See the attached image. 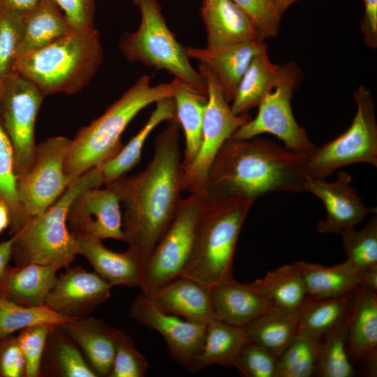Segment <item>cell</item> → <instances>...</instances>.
I'll return each mask as SVG.
<instances>
[{"label": "cell", "mask_w": 377, "mask_h": 377, "mask_svg": "<svg viewBox=\"0 0 377 377\" xmlns=\"http://www.w3.org/2000/svg\"><path fill=\"white\" fill-rule=\"evenodd\" d=\"M163 311L187 320L208 323L216 319L209 290L179 276L148 297Z\"/></svg>", "instance_id": "cell-20"}, {"label": "cell", "mask_w": 377, "mask_h": 377, "mask_svg": "<svg viewBox=\"0 0 377 377\" xmlns=\"http://www.w3.org/2000/svg\"><path fill=\"white\" fill-rule=\"evenodd\" d=\"M73 319L45 304L29 306L15 303L0 291V339L34 325L46 323L59 326Z\"/></svg>", "instance_id": "cell-37"}, {"label": "cell", "mask_w": 377, "mask_h": 377, "mask_svg": "<svg viewBox=\"0 0 377 377\" xmlns=\"http://www.w3.org/2000/svg\"><path fill=\"white\" fill-rule=\"evenodd\" d=\"M70 140L56 136L36 145L32 166L17 178L18 200L27 218L47 210L71 184L64 170Z\"/></svg>", "instance_id": "cell-13"}, {"label": "cell", "mask_w": 377, "mask_h": 377, "mask_svg": "<svg viewBox=\"0 0 377 377\" xmlns=\"http://www.w3.org/2000/svg\"><path fill=\"white\" fill-rule=\"evenodd\" d=\"M301 78L302 72L295 64L281 65L279 79L258 106L256 117L239 127L232 138L244 140L269 133L281 140L286 148L310 156L316 146L297 124L291 107L293 93Z\"/></svg>", "instance_id": "cell-10"}, {"label": "cell", "mask_w": 377, "mask_h": 377, "mask_svg": "<svg viewBox=\"0 0 377 377\" xmlns=\"http://www.w3.org/2000/svg\"><path fill=\"white\" fill-rule=\"evenodd\" d=\"M198 71L206 82L207 103L200 149L191 163L182 166V190L189 193L205 191L207 174L218 151L239 127L251 119L246 114L237 115L232 112L210 69L200 64Z\"/></svg>", "instance_id": "cell-11"}, {"label": "cell", "mask_w": 377, "mask_h": 377, "mask_svg": "<svg viewBox=\"0 0 377 377\" xmlns=\"http://www.w3.org/2000/svg\"><path fill=\"white\" fill-rule=\"evenodd\" d=\"M42 0H0V6L24 13Z\"/></svg>", "instance_id": "cell-49"}, {"label": "cell", "mask_w": 377, "mask_h": 377, "mask_svg": "<svg viewBox=\"0 0 377 377\" xmlns=\"http://www.w3.org/2000/svg\"><path fill=\"white\" fill-rule=\"evenodd\" d=\"M278 360L268 350L248 341L233 366L246 377H276Z\"/></svg>", "instance_id": "cell-44"}, {"label": "cell", "mask_w": 377, "mask_h": 377, "mask_svg": "<svg viewBox=\"0 0 377 377\" xmlns=\"http://www.w3.org/2000/svg\"><path fill=\"white\" fill-rule=\"evenodd\" d=\"M13 237L0 243V275L8 265V262L11 258L12 244Z\"/></svg>", "instance_id": "cell-51"}, {"label": "cell", "mask_w": 377, "mask_h": 377, "mask_svg": "<svg viewBox=\"0 0 377 377\" xmlns=\"http://www.w3.org/2000/svg\"><path fill=\"white\" fill-rule=\"evenodd\" d=\"M45 97L33 82L18 74L12 73L1 82L0 122L13 147L17 178L34 163L35 122Z\"/></svg>", "instance_id": "cell-12"}, {"label": "cell", "mask_w": 377, "mask_h": 377, "mask_svg": "<svg viewBox=\"0 0 377 377\" xmlns=\"http://www.w3.org/2000/svg\"><path fill=\"white\" fill-rule=\"evenodd\" d=\"M52 1L61 10L73 31H86L95 29V0Z\"/></svg>", "instance_id": "cell-46"}, {"label": "cell", "mask_w": 377, "mask_h": 377, "mask_svg": "<svg viewBox=\"0 0 377 377\" xmlns=\"http://www.w3.org/2000/svg\"><path fill=\"white\" fill-rule=\"evenodd\" d=\"M361 283L377 291V265L358 272Z\"/></svg>", "instance_id": "cell-50"}, {"label": "cell", "mask_w": 377, "mask_h": 377, "mask_svg": "<svg viewBox=\"0 0 377 377\" xmlns=\"http://www.w3.org/2000/svg\"><path fill=\"white\" fill-rule=\"evenodd\" d=\"M102 185L101 169L94 167L73 181L47 210L29 216L12 236L11 258L15 265L40 264L68 268L77 255L76 239L67 225L69 207L80 192Z\"/></svg>", "instance_id": "cell-6"}, {"label": "cell", "mask_w": 377, "mask_h": 377, "mask_svg": "<svg viewBox=\"0 0 377 377\" xmlns=\"http://www.w3.org/2000/svg\"><path fill=\"white\" fill-rule=\"evenodd\" d=\"M174 82L151 85L142 75L104 113L82 127L70 143L64 163L71 184L91 168L115 156L123 147L121 135L134 117L148 105L174 95Z\"/></svg>", "instance_id": "cell-3"}, {"label": "cell", "mask_w": 377, "mask_h": 377, "mask_svg": "<svg viewBox=\"0 0 377 377\" xmlns=\"http://www.w3.org/2000/svg\"><path fill=\"white\" fill-rule=\"evenodd\" d=\"M99 33L75 31L20 55L13 73L33 82L46 96L71 94L91 80L103 61Z\"/></svg>", "instance_id": "cell-5"}, {"label": "cell", "mask_w": 377, "mask_h": 377, "mask_svg": "<svg viewBox=\"0 0 377 377\" xmlns=\"http://www.w3.org/2000/svg\"><path fill=\"white\" fill-rule=\"evenodd\" d=\"M189 59L210 69L217 78L227 101L231 102L253 58L267 49L264 41L249 40L219 47H184Z\"/></svg>", "instance_id": "cell-18"}, {"label": "cell", "mask_w": 377, "mask_h": 377, "mask_svg": "<svg viewBox=\"0 0 377 377\" xmlns=\"http://www.w3.org/2000/svg\"><path fill=\"white\" fill-rule=\"evenodd\" d=\"M204 192L183 198L170 226L146 261L139 288L149 297L179 276L190 256L202 212Z\"/></svg>", "instance_id": "cell-9"}, {"label": "cell", "mask_w": 377, "mask_h": 377, "mask_svg": "<svg viewBox=\"0 0 377 377\" xmlns=\"http://www.w3.org/2000/svg\"><path fill=\"white\" fill-rule=\"evenodd\" d=\"M1 88V82L0 91ZM16 181L13 147L0 122V200L5 202L9 209L11 236L20 231L27 219L18 200Z\"/></svg>", "instance_id": "cell-38"}, {"label": "cell", "mask_w": 377, "mask_h": 377, "mask_svg": "<svg viewBox=\"0 0 377 377\" xmlns=\"http://www.w3.org/2000/svg\"><path fill=\"white\" fill-rule=\"evenodd\" d=\"M59 327L84 351L97 376H109L116 346L117 329L101 320L84 317Z\"/></svg>", "instance_id": "cell-23"}, {"label": "cell", "mask_w": 377, "mask_h": 377, "mask_svg": "<svg viewBox=\"0 0 377 377\" xmlns=\"http://www.w3.org/2000/svg\"><path fill=\"white\" fill-rule=\"evenodd\" d=\"M47 339L52 364L59 376L64 377H96L75 343L57 325L50 331Z\"/></svg>", "instance_id": "cell-39"}, {"label": "cell", "mask_w": 377, "mask_h": 377, "mask_svg": "<svg viewBox=\"0 0 377 377\" xmlns=\"http://www.w3.org/2000/svg\"><path fill=\"white\" fill-rule=\"evenodd\" d=\"M364 12L360 29L367 45L377 47V0H363Z\"/></svg>", "instance_id": "cell-48"}, {"label": "cell", "mask_w": 377, "mask_h": 377, "mask_svg": "<svg viewBox=\"0 0 377 377\" xmlns=\"http://www.w3.org/2000/svg\"><path fill=\"white\" fill-rule=\"evenodd\" d=\"M301 308L292 311L269 309L245 327L248 341L279 357L297 332Z\"/></svg>", "instance_id": "cell-32"}, {"label": "cell", "mask_w": 377, "mask_h": 377, "mask_svg": "<svg viewBox=\"0 0 377 377\" xmlns=\"http://www.w3.org/2000/svg\"><path fill=\"white\" fill-rule=\"evenodd\" d=\"M22 22L23 40L20 56L73 31L63 13L52 0H42L23 13Z\"/></svg>", "instance_id": "cell-31"}, {"label": "cell", "mask_w": 377, "mask_h": 377, "mask_svg": "<svg viewBox=\"0 0 377 377\" xmlns=\"http://www.w3.org/2000/svg\"><path fill=\"white\" fill-rule=\"evenodd\" d=\"M120 201L112 188L92 187L80 192L72 202L67 225L73 235L101 239H124Z\"/></svg>", "instance_id": "cell-15"}, {"label": "cell", "mask_w": 377, "mask_h": 377, "mask_svg": "<svg viewBox=\"0 0 377 377\" xmlns=\"http://www.w3.org/2000/svg\"><path fill=\"white\" fill-rule=\"evenodd\" d=\"M251 283L272 308L297 310L308 297L302 275L295 262L269 271Z\"/></svg>", "instance_id": "cell-33"}, {"label": "cell", "mask_w": 377, "mask_h": 377, "mask_svg": "<svg viewBox=\"0 0 377 377\" xmlns=\"http://www.w3.org/2000/svg\"><path fill=\"white\" fill-rule=\"evenodd\" d=\"M254 200L204 191V201L188 259L180 276L209 290L233 278L235 248Z\"/></svg>", "instance_id": "cell-4"}, {"label": "cell", "mask_w": 377, "mask_h": 377, "mask_svg": "<svg viewBox=\"0 0 377 377\" xmlns=\"http://www.w3.org/2000/svg\"><path fill=\"white\" fill-rule=\"evenodd\" d=\"M348 313L320 341L316 373L320 377H352L355 369L348 346Z\"/></svg>", "instance_id": "cell-34"}, {"label": "cell", "mask_w": 377, "mask_h": 377, "mask_svg": "<svg viewBox=\"0 0 377 377\" xmlns=\"http://www.w3.org/2000/svg\"><path fill=\"white\" fill-rule=\"evenodd\" d=\"M82 255L95 272L113 286H138L140 283L143 265L128 250L117 253L106 248L102 239L89 235H73Z\"/></svg>", "instance_id": "cell-22"}, {"label": "cell", "mask_w": 377, "mask_h": 377, "mask_svg": "<svg viewBox=\"0 0 377 377\" xmlns=\"http://www.w3.org/2000/svg\"><path fill=\"white\" fill-rule=\"evenodd\" d=\"M26 365L16 337L0 339V377L25 376Z\"/></svg>", "instance_id": "cell-47"}, {"label": "cell", "mask_w": 377, "mask_h": 377, "mask_svg": "<svg viewBox=\"0 0 377 377\" xmlns=\"http://www.w3.org/2000/svg\"><path fill=\"white\" fill-rule=\"evenodd\" d=\"M216 319L246 327L272 308L252 283H241L233 278L209 289Z\"/></svg>", "instance_id": "cell-19"}, {"label": "cell", "mask_w": 377, "mask_h": 377, "mask_svg": "<svg viewBox=\"0 0 377 377\" xmlns=\"http://www.w3.org/2000/svg\"><path fill=\"white\" fill-rule=\"evenodd\" d=\"M281 71V65L270 61L267 49L257 54L243 75L231 101L232 112L237 115L244 114L258 107L275 87Z\"/></svg>", "instance_id": "cell-29"}, {"label": "cell", "mask_w": 377, "mask_h": 377, "mask_svg": "<svg viewBox=\"0 0 377 377\" xmlns=\"http://www.w3.org/2000/svg\"><path fill=\"white\" fill-rule=\"evenodd\" d=\"M278 13L282 16L286 9L297 0H269Z\"/></svg>", "instance_id": "cell-53"}, {"label": "cell", "mask_w": 377, "mask_h": 377, "mask_svg": "<svg viewBox=\"0 0 377 377\" xmlns=\"http://www.w3.org/2000/svg\"><path fill=\"white\" fill-rule=\"evenodd\" d=\"M357 110L350 126L341 135L316 147L308 156L307 177L325 179L336 170L357 163L377 166L376 105L369 89L360 86L353 94Z\"/></svg>", "instance_id": "cell-8"}, {"label": "cell", "mask_w": 377, "mask_h": 377, "mask_svg": "<svg viewBox=\"0 0 377 377\" xmlns=\"http://www.w3.org/2000/svg\"><path fill=\"white\" fill-rule=\"evenodd\" d=\"M129 316L140 324L158 332L163 337L172 358L186 368L202 346L207 323L187 320L166 313L142 294L133 302Z\"/></svg>", "instance_id": "cell-14"}, {"label": "cell", "mask_w": 377, "mask_h": 377, "mask_svg": "<svg viewBox=\"0 0 377 377\" xmlns=\"http://www.w3.org/2000/svg\"><path fill=\"white\" fill-rule=\"evenodd\" d=\"M141 21L121 38L119 47L130 61L164 70L207 95L206 82L191 64L185 49L170 31L156 0H138Z\"/></svg>", "instance_id": "cell-7"}, {"label": "cell", "mask_w": 377, "mask_h": 377, "mask_svg": "<svg viewBox=\"0 0 377 377\" xmlns=\"http://www.w3.org/2000/svg\"><path fill=\"white\" fill-rule=\"evenodd\" d=\"M175 118L176 108L173 96L157 101L155 109L140 131L115 156L98 165L103 184L108 186L131 170L140 161L144 144L152 131L161 123Z\"/></svg>", "instance_id": "cell-27"}, {"label": "cell", "mask_w": 377, "mask_h": 377, "mask_svg": "<svg viewBox=\"0 0 377 377\" xmlns=\"http://www.w3.org/2000/svg\"><path fill=\"white\" fill-rule=\"evenodd\" d=\"M201 15L207 34V47L259 40L249 17L231 0H203Z\"/></svg>", "instance_id": "cell-21"}, {"label": "cell", "mask_w": 377, "mask_h": 377, "mask_svg": "<svg viewBox=\"0 0 377 377\" xmlns=\"http://www.w3.org/2000/svg\"><path fill=\"white\" fill-rule=\"evenodd\" d=\"M173 82L176 119L185 138L182 161V166L184 167L193 161L200 147L207 95L177 78L175 77Z\"/></svg>", "instance_id": "cell-30"}, {"label": "cell", "mask_w": 377, "mask_h": 377, "mask_svg": "<svg viewBox=\"0 0 377 377\" xmlns=\"http://www.w3.org/2000/svg\"><path fill=\"white\" fill-rule=\"evenodd\" d=\"M351 177L339 171L334 181L306 177L304 191H309L319 198L327 211L325 219L317 223V230L322 234L339 235L341 231L355 228L376 209L367 207L350 185Z\"/></svg>", "instance_id": "cell-16"}, {"label": "cell", "mask_w": 377, "mask_h": 377, "mask_svg": "<svg viewBox=\"0 0 377 377\" xmlns=\"http://www.w3.org/2000/svg\"><path fill=\"white\" fill-rule=\"evenodd\" d=\"M112 287L95 272L68 267L57 278L44 304L71 318L87 317L110 297Z\"/></svg>", "instance_id": "cell-17"}, {"label": "cell", "mask_w": 377, "mask_h": 377, "mask_svg": "<svg viewBox=\"0 0 377 377\" xmlns=\"http://www.w3.org/2000/svg\"><path fill=\"white\" fill-rule=\"evenodd\" d=\"M22 40V13L0 6V82L13 73Z\"/></svg>", "instance_id": "cell-41"}, {"label": "cell", "mask_w": 377, "mask_h": 377, "mask_svg": "<svg viewBox=\"0 0 377 377\" xmlns=\"http://www.w3.org/2000/svg\"><path fill=\"white\" fill-rule=\"evenodd\" d=\"M353 294L313 299L309 297L301 308L298 330L322 338L348 313Z\"/></svg>", "instance_id": "cell-35"}, {"label": "cell", "mask_w": 377, "mask_h": 377, "mask_svg": "<svg viewBox=\"0 0 377 377\" xmlns=\"http://www.w3.org/2000/svg\"><path fill=\"white\" fill-rule=\"evenodd\" d=\"M251 20L260 41L276 36L281 16L269 0H231Z\"/></svg>", "instance_id": "cell-45"}, {"label": "cell", "mask_w": 377, "mask_h": 377, "mask_svg": "<svg viewBox=\"0 0 377 377\" xmlns=\"http://www.w3.org/2000/svg\"><path fill=\"white\" fill-rule=\"evenodd\" d=\"M341 236L346 260L359 272L377 265V216L360 230H344Z\"/></svg>", "instance_id": "cell-40"}, {"label": "cell", "mask_w": 377, "mask_h": 377, "mask_svg": "<svg viewBox=\"0 0 377 377\" xmlns=\"http://www.w3.org/2000/svg\"><path fill=\"white\" fill-rule=\"evenodd\" d=\"M321 338L302 330L279 357L276 377H310L315 374Z\"/></svg>", "instance_id": "cell-36"}, {"label": "cell", "mask_w": 377, "mask_h": 377, "mask_svg": "<svg viewBox=\"0 0 377 377\" xmlns=\"http://www.w3.org/2000/svg\"><path fill=\"white\" fill-rule=\"evenodd\" d=\"M248 342L245 327L232 325L218 319L207 324L202 346L186 367L200 370L217 364L233 366Z\"/></svg>", "instance_id": "cell-26"}, {"label": "cell", "mask_w": 377, "mask_h": 377, "mask_svg": "<svg viewBox=\"0 0 377 377\" xmlns=\"http://www.w3.org/2000/svg\"><path fill=\"white\" fill-rule=\"evenodd\" d=\"M59 269L57 266L40 264L7 265L0 275V291L9 300L20 304L44 305Z\"/></svg>", "instance_id": "cell-25"}, {"label": "cell", "mask_w": 377, "mask_h": 377, "mask_svg": "<svg viewBox=\"0 0 377 377\" xmlns=\"http://www.w3.org/2000/svg\"><path fill=\"white\" fill-rule=\"evenodd\" d=\"M295 263L302 275L308 297L311 298L350 295L361 283L358 272L346 260L332 267L302 260Z\"/></svg>", "instance_id": "cell-28"}, {"label": "cell", "mask_w": 377, "mask_h": 377, "mask_svg": "<svg viewBox=\"0 0 377 377\" xmlns=\"http://www.w3.org/2000/svg\"><path fill=\"white\" fill-rule=\"evenodd\" d=\"M307 158L267 138H230L209 168L205 191L254 201L275 192H303Z\"/></svg>", "instance_id": "cell-2"}, {"label": "cell", "mask_w": 377, "mask_h": 377, "mask_svg": "<svg viewBox=\"0 0 377 377\" xmlns=\"http://www.w3.org/2000/svg\"><path fill=\"white\" fill-rule=\"evenodd\" d=\"M53 325L40 323L20 330L16 337L26 365V377H37L40 374L48 335Z\"/></svg>", "instance_id": "cell-42"}, {"label": "cell", "mask_w": 377, "mask_h": 377, "mask_svg": "<svg viewBox=\"0 0 377 377\" xmlns=\"http://www.w3.org/2000/svg\"><path fill=\"white\" fill-rule=\"evenodd\" d=\"M167 122L156 139L152 158L145 169L108 185L124 207L123 242L143 267L183 199L180 126L176 118Z\"/></svg>", "instance_id": "cell-1"}, {"label": "cell", "mask_w": 377, "mask_h": 377, "mask_svg": "<svg viewBox=\"0 0 377 377\" xmlns=\"http://www.w3.org/2000/svg\"><path fill=\"white\" fill-rule=\"evenodd\" d=\"M9 209L5 202L0 200V233L10 226Z\"/></svg>", "instance_id": "cell-52"}, {"label": "cell", "mask_w": 377, "mask_h": 377, "mask_svg": "<svg viewBox=\"0 0 377 377\" xmlns=\"http://www.w3.org/2000/svg\"><path fill=\"white\" fill-rule=\"evenodd\" d=\"M349 352L366 362L377 360V294L360 283L353 293L348 311Z\"/></svg>", "instance_id": "cell-24"}, {"label": "cell", "mask_w": 377, "mask_h": 377, "mask_svg": "<svg viewBox=\"0 0 377 377\" xmlns=\"http://www.w3.org/2000/svg\"><path fill=\"white\" fill-rule=\"evenodd\" d=\"M135 3H137L138 0H133Z\"/></svg>", "instance_id": "cell-54"}, {"label": "cell", "mask_w": 377, "mask_h": 377, "mask_svg": "<svg viewBox=\"0 0 377 377\" xmlns=\"http://www.w3.org/2000/svg\"><path fill=\"white\" fill-rule=\"evenodd\" d=\"M149 363L132 339L117 330L115 352L109 377H143Z\"/></svg>", "instance_id": "cell-43"}]
</instances>
